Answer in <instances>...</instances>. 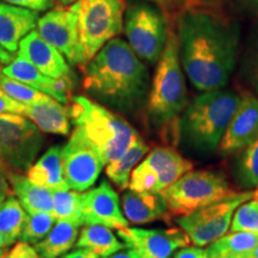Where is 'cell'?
Instances as JSON below:
<instances>
[{
    "mask_svg": "<svg viewBox=\"0 0 258 258\" xmlns=\"http://www.w3.org/2000/svg\"><path fill=\"white\" fill-rule=\"evenodd\" d=\"M234 176L240 188L252 190L258 186V139L241 150L235 161Z\"/></svg>",
    "mask_w": 258,
    "mask_h": 258,
    "instance_id": "30",
    "label": "cell"
},
{
    "mask_svg": "<svg viewBox=\"0 0 258 258\" xmlns=\"http://www.w3.org/2000/svg\"><path fill=\"white\" fill-rule=\"evenodd\" d=\"M2 201H3V200H2ZM2 201H0V202H2Z\"/></svg>",
    "mask_w": 258,
    "mask_h": 258,
    "instance_id": "54",
    "label": "cell"
},
{
    "mask_svg": "<svg viewBox=\"0 0 258 258\" xmlns=\"http://www.w3.org/2000/svg\"><path fill=\"white\" fill-rule=\"evenodd\" d=\"M55 221V215L49 212H36L29 214L19 240L29 244L38 243L49 233Z\"/></svg>",
    "mask_w": 258,
    "mask_h": 258,
    "instance_id": "31",
    "label": "cell"
},
{
    "mask_svg": "<svg viewBox=\"0 0 258 258\" xmlns=\"http://www.w3.org/2000/svg\"><path fill=\"white\" fill-rule=\"evenodd\" d=\"M28 215L18 199L9 195L0 202V233L12 241L19 239Z\"/></svg>",
    "mask_w": 258,
    "mask_h": 258,
    "instance_id": "28",
    "label": "cell"
},
{
    "mask_svg": "<svg viewBox=\"0 0 258 258\" xmlns=\"http://www.w3.org/2000/svg\"><path fill=\"white\" fill-rule=\"evenodd\" d=\"M53 214L56 220H69L83 226L82 192L71 189L54 190Z\"/></svg>",
    "mask_w": 258,
    "mask_h": 258,
    "instance_id": "29",
    "label": "cell"
},
{
    "mask_svg": "<svg viewBox=\"0 0 258 258\" xmlns=\"http://www.w3.org/2000/svg\"><path fill=\"white\" fill-rule=\"evenodd\" d=\"M69 110L71 122L95 146L105 165L121 157L139 137L120 114L89 97H73Z\"/></svg>",
    "mask_w": 258,
    "mask_h": 258,
    "instance_id": "5",
    "label": "cell"
},
{
    "mask_svg": "<svg viewBox=\"0 0 258 258\" xmlns=\"http://www.w3.org/2000/svg\"><path fill=\"white\" fill-rule=\"evenodd\" d=\"M124 32L135 54L151 64L159 61L169 37V23L151 0H131L124 9Z\"/></svg>",
    "mask_w": 258,
    "mask_h": 258,
    "instance_id": "8",
    "label": "cell"
},
{
    "mask_svg": "<svg viewBox=\"0 0 258 258\" xmlns=\"http://www.w3.org/2000/svg\"><path fill=\"white\" fill-rule=\"evenodd\" d=\"M243 76L258 96V28L253 31L243 59Z\"/></svg>",
    "mask_w": 258,
    "mask_h": 258,
    "instance_id": "35",
    "label": "cell"
},
{
    "mask_svg": "<svg viewBox=\"0 0 258 258\" xmlns=\"http://www.w3.org/2000/svg\"><path fill=\"white\" fill-rule=\"evenodd\" d=\"M37 14L12 4H0V46L14 54L19 43L37 25Z\"/></svg>",
    "mask_w": 258,
    "mask_h": 258,
    "instance_id": "19",
    "label": "cell"
},
{
    "mask_svg": "<svg viewBox=\"0 0 258 258\" xmlns=\"http://www.w3.org/2000/svg\"><path fill=\"white\" fill-rule=\"evenodd\" d=\"M253 198H254V199H258V186H257V190H254Z\"/></svg>",
    "mask_w": 258,
    "mask_h": 258,
    "instance_id": "51",
    "label": "cell"
},
{
    "mask_svg": "<svg viewBox=\"0 0 258 258\" xmlns=\"http://www.w3.org/2000/svg\"><path fill=\"white\" fill-rule=\"evenodd\" d=\"M177 37L183 70L195 89H224L235 69L240 27L220 12L195 4L178 14Z\"/></svg>",
    "mask_w": 258,
    "mask_h": 258,
    "instance_id": "1",
    "label": "cell"
},
{
    "mask_svg": "<svg viewBox=\"0 0 258 258\" xmlns=\"http://www.w3.org/2000/svg\"><path fill=\"white\" fill-rule=\"evenodd\" d=\"M76 2L77 0H59V5L61 6V8H66V6L74 4Z\"/></svg>",
    "mask_w": 258,
    "mask_h": 258,
    "instance_id": "48",
    "label": "cell"
},
{
    "mask_svg": "<svg viewBox=\"0 0 258 258\" xmlns=\"http://www.w3.org/2000/svg\"><path fill=\"white\" fill-rule=\"evenodd\" d=\"M158 182V175L146 160L139 163L129 178V190L137 192H154Z\"/></svg>",
    "mask_w": 258,
    "mask_h": 258,
    "instance_id": "34",
    "label": "cell"
},
{
    "mask_svg": "<svg viewBox=\"0 0 258 258\" xmlns=\"http://www.w3.org/2000/svg\"><path fill=\"white\" fill-rule=\"evenodd\" d=\"M230 231L258 234V199L252 198L235 209Z\"/></svg>",
    "mask_w": 258,
    "mask_h": 258,
    "instance_id": "33",
    "label": "cell"
},
{
    "mask_svg": "<svg viewBox=\"0 0 258 258\" xmlns=\"http://www.w3.org/2000/svg\"><path fill=\"white\" fill-rule=\"evenodd\" d=\"M78 18L82 67L123 30L124 0H77L70 6Z\"/></svg>",
    "mask_w": 258,
    "mask_h": 258,
    "instance_id": "6",
    "label": "cell"
},
{
    "mask_svg": "<svg viewBox=\"0 0 258 258\" xmlns=\"http://www.w3.org/2000/svg\"><path fill=\"white\" fill-rule=\"evenodd\" d=\"M137 257H138V254L135 253L133 250L128 249L127 247V250L125 251L121 250V251H118V252L111 254V256H109L106 258H137Z\"/></svg>",
    "mask_w": 258,
    "mask_h": 258,
    "instance_id": "44",
    "label": "cell"
},
{
    "mask_svg": "<svg viewBox=\"0 0 258 258\" xmlns=\"http://www.w3.org/2000/svg\"><path fill=\"white\" fill-rule=\"evenodd\" d=\"M0 89L12 99L22 104H35L50 98L46 93L38 91L27 84L10 78L3 73L0 74Z\"/></svg>",
    "mask_w": 258,
    "mask_h": 258,
    "instance_id": "32",
    "label": "cell"
},
{
    "mask_svg": "<svg viewBox=\"0 0 258 258\" xmlns=\"http://www.w3.org/2000/svg\"><path fill=\"white\" fill-rule=\"evenodd\" d=\"M40 36L55 47L71 64L82 66L78 18L69 8H57L47 12L37 21Z\"/></svg>",
    "mask_w": 258,
    "mask_h": 258,
    "instance_id": "13",
    "label": "cell"
},
{
    "mask_svg": "<svg viewBox=\"0 0 258 258\" xmlns=\"http://www.w3.org/2000/svg\"><path fill=\"white\" fill-rule=\"evenodd\" d=\"M8 251V247H0V258H5Z\"/></svg>",
    "mask_w": 258,
    "mask_h": 258,
    "instance_id": "49",
    "label": "cell"
},
{
    "mask_svg": "<svg viewBox=\"0 0 258 258\" xmlns=\"http://www.w3.org/2000/svg\"><path fill=\"white\" fill-rule=\"evenodd\" d=\"M148 152L150 146L140 137H138L121 157L106 164V176L118 189L123 190L128 188L132 172Z\"/></svg>",
    "mask_w": 258,
    "mask_h": 258,
    "instance_id": "27",
    "label": "cell"
},
{
    "mask_svg": "<svg viewBox=\"0 0 258 258\" xmlns=\"http://www.w3.org/2000/svg\"><path fill=\"white\" fill-rule=\"evenodd\" d=\"M3 74L46 93L63 105L67 104L71 99L73 79L50 78L23 56L17 55L11 62L6 64L3 70Z\"/></svg>",
    "mask_w": 258,
    "mask_h": 258,
    "instance_id": "16",
    "label": "cell"
},
{
    "mask_svg": "<svg viewBox=\"0 0 258 258\" xmlns=\"http://www.w3.org/2000/svg\"><path fill=\"white\" fill-rule=\"evenodd\" d=\"M18 55L23 56L50 78L73 79L70 62L62 54L32 30L21 41Z\"/></svg>",
    "mask_w": 258,
    "mask_h": 258,
    "instance_id": "17",
    "label": "cell"
},
{
    "mask_svg": "<svg viewBox=\"0 0 258 258\" xmlns=\"http://www.w3.org/2000/svg\"><path fill=\"white\" fill-rule=\"evenodd\" d=\"M145 160L153 167L158 175L154 192H161L167 186L192 170V163L172 147H156L150 151Z\"/></svg>",
    "mask_w": 258,
    "mask_h": 258,
    "instance_id": "20",
    "label": "cell"
},
{
    "mask_svg": "<svg viewBox=\"0 0 258 258\" xmlns=\"http://www.w3.org/2000/svg\"><path fill=\"white\" fill-rule=\"evenodd\" d=\"M23 112V104L16 102L11 97L0 89V115L3 114H17L22 115Z\"/></svg>",
    "mask_w": 258,
    "mask_h": 258,
    "instance_id": "37",
    "label": "cell"
},
{
    "mask_svg": "<svg viewBox=\"0 0 258 258\" xmlns=\"http://www.w3.org/2000/svg\"><path fill=\"white\" fill-rule=\"evenodd\" d=\"M118 237L140 258H171L182 247L189 246L191 240L182 228L124 227L117 230Z\"/></svg>",
    "mask_w": 258,
    "mask_h": 258,
    "instance_id": "12",
    "label": "cell"
},
{
    "mask_svg": "<svg viewBox=\"0 0 258 258\" xmlns=\"http://www.w3.org/2000/svg\"><path fill=\"white\" fill-rule=\"evenodd\" d=\"M137 258H140V257H139V256H138V257H137Z\"/></svg>",
    "mask_w": 258,
    "mask_h": 258,
    "instance_id": "53",
    "label": "cell"
},
{
    "mask_svg": "<svg viewBox=\"0 0 258 258\" xmlns=\"http://www.w3.org/2000/svg\"><path fill=\"white\" fill-rule=\"evenodd\" d=\"M9 4L21 6L29 10H32L35 12L46 11L53 5L54 0H5Z\"/></svg>",
    "mask_w": 258,
    "mask_h": 258,
    "instance_id": "38",
    "label": "cell"
},
{
    "mask_svg": "<svg viewBox=\"0 0 258 258\" xmlns=\"http://www.w3.org/2000/svg\"><path fill=\"white\" fill-rule=\"evenodd\" d=\"M258 244V234L231 232L213 241L206 249L208 258H252Z\"/></svg>",
    "mask_w": 258,
    "mask_h": 258,
    "instance_id": "26",
    "label": "cell"
},
{
    "mask_svg": "<svg viewBox=\"0 0 258 258\" xmlns=\"http://www.w3.org/2000/svg\"><path fill=\"white\" fill-rule=\"evenodd\" d=\"M14 243L15 241H12L8 237H5L4 234L0 233V247H9L10 245H12Z\"/></svg>",
    "mask_w": 258,
    "mask_h": 258,
    "instance_id": "46",
    "label": "cell"
},
{
    "mask_svg": "<svg viewBox=\"0 0 258 258\" xmlns=\"http://www.w3.org/2000/svg\"><path fill=\"white\" fill-rule=\"evenodd\" d=\"M14 60V55L11 53H9L8 50H5L4 48L0 46V62L3 63H10L11 61Z\"/></svg>",
    "mask_w": 258,
    "mask_h": 258,
    "instance_id": "45",
    "label": "cell"
},
{
    "mask_svg": "<svg viewBox=\"0 0 258 258\" xmlns=\"http://www.w3.org/2000/svg\"><path fill=\"white\" fill-rule=\"evenodd\" d=\"M22 115L27 116L44 133L67 135L71 132L69 108L54 98L35 104H23Z\"/></svg>",
    "mask_w": 258,
    "mask_h": 258,
    "instance_id": "21",
    "label": "cell"
},
{
    "mask_svg": "<svg viewBox=\"0 0 258 258\" xmlns=\"http://www.w3.org/2000/svg\"><path fill=\"white\" fill-rule=\"evenodd\" d=\"M5 258H41L37 251L35 250L34 246H31L29 243L19 241L12 247L11 250L8 251Z\"/></svg>",
    "mask_w": 258,
    "mask_h": 258,
    "instance_id": "36",
    "label": "cell"
},
{
    "mask_svg": "<svg viewBox=\"0 0 258 258\" xmlns=\"http://www.w3.org/2000/svg\"><path fill=\"white\" fill-rule=\"evenodd\" d=\"M258 139V98L241 95V102L219 144V152L232 154L244 150Z\"/></svg>",
    "mask_w": 258,
    "mask_h": 258,
    "instance_id": "15",
    "label": "cell"
},
{
    "mask_svg": "<svg viewBox=\"0 0 258 258\" xmlns=\"http://www.w3.org/2000/svg\"><path fill=\"white\" fill-rule=\"evenodd\" d=\"M240 102L241 95L232 90L202 92L188 103L180 115V140L195 152H214Z\"/></svg>",
    "mask_w": 258,
    "mask_h": 258,
    "instance_id": "3",
    "label": "cell"
},
{
    "mask_svg": "<svg viewBox=\"0 0 258 258\" xmlns=\"http://www.w3.org/2000/svg\"><path fill=\"white\" fill-rule=\"evenodd\" d=\"M76 246L77 249L92 251L102 258H106L118 251L127 249L125 244L116 237L110 227L98 224L84 225L79 232Z\"/></svg>",
    "mask_w": 258,
    "mask_h": 258,
    "instance_id": "25",
    "label": "cell"
},
{
    "mask_svg": "<svg viewBox=\"0 0 258 258\" xmlns=\"http://www.w3.org/2000/svg\"><path fill=\"white\" fill-rule=\"evenodd\" d=\"M11 189H10V180L9 173L6 170L0 165V201L11 195Z\"/></svg>",
    "mask_w": 258,
    "mask_h": 258,
    "instance_id": "41",
    "label": "cell"
},
{
    "mask_svg": "<svg viewBox=\"0 0 258 258\" xmlns=\"http://www.w3.org/2000/svg\"><path fill=\"white\" fill-rule=\"evenodd\" d=\"M101 154L79 128H74L62 147V167L66 184L71 190L84 192L95 184L103 166Z\"/></svg>",
    "mask_w": 258,
    "mask_h": 258,
    "instance_id": "11",
    "label": "cell"
},
{
    "mask_svg": "<svg viewBox=\"0 0 258 258\" xmlns=\"http://www.w3.org/2000/svg\"><path fill=\"white\" fill-rule=\"evenodd\" d=\"M121 203L122 212L131 224L145 225L158 220L170 224L173 217L159 192H137L129 190L123 194Z\"/></svg>",
    "mask_w": 258,
    "mask_h": 258,
    "instance_id": "18",
    "label": "cell"
},
{
    "mask_svg": "<svg viewBox=\"0 0 258 258\" xmlns=\"http://www.w3.org/2000/svg\"><path fill=\"white\" fill-rule=\"evenodd\" d=\"M188 103L178 37L170 31L148 93L146 108L150 123L159 132L170 128L172 137H179V118Z\"/></svg>",
    "mask_w": 258,
    "mask_h": 258,
    "instance_id": "4",
    "label": "cell"
},
{
    "mask_svg": "<svg viewBox=\"0 0 258 258\" xmlns=\"http://www.w3.org/2000/svg\"><path fill=\"white\" fill-rule=\"evenodd\" d=\"M12 192L28 214L36 212L53 213V191L31 182L24 173H9Z\"/></svg>",
    "mask_w": 258,
    "mask_h": 258,
    "instance_id": "22",
    "label": "cell"
},
{
    "mask_svg": "<svg viewBox=\"0 0 258 258\" xmlns=\"http://www.w3.org/2000/svg\"><path fill=\"white\" fill-rule=\"evenodd\" d=\"M43 141L41 129L23 115H0V165L8 173H27Z\"/></svg>",
    "mask_w": 258,
    "mask_h": 258,
    "instance_id": "9",
    "label": "cell"
},
{
    "mask_svg": "<svg viewBox=\"0 0 258 258\" xmlns=\"http://www.w3.org/2000/svg\"><path fill=\"white\" fill-rule=\"evenodd\" d=\"M172 258H208L207 251L201 246H185L179 249Z\"/></svg>",
    "mask_w": 258,
    "mask_h": 258,
    "instance_id": "40",
    "label": "cell"
},
{
    "mask_svg": "<svg viewBox=\"0 0 258 258\" xmlns=\"http://www.w3.org/2000/svg\"><path fill=\"white\" fill-rule=\"evenodd\" d=\"M84 89L106 108L134 114L150 93V73L127 41L112 38L85 66Z\"/></svg>",
    "mask_w": 258,
    "mask_h": 258,
    "instance_id": "2",
    "label": "cell"
},
{
    "mask_svg": "<svg viewBox=\"0 0 258 258\" xmlns=\"http://www.w3.org/2000/svg\"><path fill=\"white\" fill-rule=\"evenodd\" d=\"M151 2L157 4L161 10L169 12V14L176 11L180 12L188 6L195 4V2H192V0H151Z\"/></svg>",
    "mask_w": 258,
    "mask_h": 258,
    "instance_id": "39",
    "label": "cell"
},
{
    "mask_svg": "<svg viewBox=\"0 0 258 258\" xmlns=\"http://www.w3.org/2000/svg\"><path fill=\"white\" fill-rule=\"evenodd\" d=\"M201 4H207V5H219L221 3L226 2V0H198Z\"/></svg>",
    "mask_w": 258,
    "mask_h": 258,
    "instance_id": "47",
    "label": "cell"
},
{
    "mask_svg": "<svg viewBox=\"0 0 258 258\" xmlns=\"http://www.w3.org/2000/svg\"><path fill=\"white\" fill-rule=\"evenodd\" d=\"M82 226L69 220H56L41 241L34 244L41 258H59L76 246Z\"/></svg>",
    "mask_w": 258,
    "mask_h": 258,
    "instance_id": "24",
    "label": "cell"
},
{
    "mask_svg": "<svg viewBox=\"0 0 258 258\" xmlns=\"http://www.w3.org/2000/svg\"><path fill=\"white\" fill-rule=\"evenodd\" d=\"M254 190L235 192L221 201L212 203L190 214L177 218V224L196 246H206L230 231L232 218L241 203L253 198Z\"/></svg>",
    "mask_w": 258,
    "mask_h": 258,
    "instance_id": "10",
    "label": "cell"
},
{
    "mask_svg": "<svg viewBox=\"0 0 258 258\" xmlns=\"http://www.w3.org/2000/svg\"><path fill=\"white\" fill-rule=\"evenodd\" d=\"M61 258H101V257L90 250L77 249V250L72 251V252L63 254Z\"/></svg>",
    "mask_w": 258,
    "mask_h": 258,
    "instance_id": "42",
    "label": "cell"
},
{
    "mask_svg": "<svg viewBox=\"0 0 258 258\" xmlns=\"http://www.w3.org/2000/svg\"><path fill=\"white\" fill-rule=\"evenodd\" d=\"M238 2L249 14L258 16V0H238Z\"/></svg>",
    "mask_w": 258,
    "mask_h": 258,
    "instance_id": "43",
    "label": "cell"
},
{
    "mask_svg": "<svg viewBox=\"0 0 258 258\" xmlns=\"http://www.w3.org/2000/svg\"><path fill=\"white\" fill-rule=\"evenodd\" d=\"M238 192L218 170L189 171L159 192L172 215H186Z\"/></svg>",
    "mask_w": 258,
    "mask_h": 258,
    "instance_id": "7",
    "label": "cell"
},
{
    "mask_svg": "<svg viewBox=\"0 0 258 258\" xmlns=\"http://www.w3.org/2000/svg\"><path fill=\"white\" fill-rule=\"evenodd\" d=\"M28 178L44 188L54 190L69 189L63 177L62 147L53 146L47 151L27 172Z\"/></svg>",
    "mask_w": 258,
    "mask_h": 258,
    "instance_id": "23",
    "label": "cell"
},
{
    "mask_svg": "<svg viewBox=\"0 0 258 258\" xmlns=\"http://www.w3.org/2000/svg\"><path fill=\"white\" fill-rule=\"evenodd\" d=\"M0 72H2V69H0ZM0 74H2V73H0Z\"/></svg>",
    "mask_w": 258,
    "mask_h": 258,
    "instance_id": "52",
    "label": "cell"
},
{
    "mask_svg": "<svg viewBox=\"0 0 258 258\" xmlns=\"http://www.w3.org/2000/svg\"><path fill=\"white\" fill-rule=\"evenodd\" d=\"M82 217L84 225L98 224L115 230L129 226L121 209L118 194L106 180L82 194Z\"/></svg>",
    "mask_w": 258,
    "mask_h": 258,
    "instance_id": "14",
    "label": "cell"
},
{
    "mask_svg": "<svg viewBox=\"0 0 258 258\" xmlns=\"http://www.w3.org/2000/svg\"><path fill=\"white\" fill-rule=\"evenodd\" d=\"M252 258H258V244L256 245V247H254V250H253Z\"/></svg>",
    "mask_w": 258,
    "mask_h": 258,
    "instance_id": "50",
    "label": "cell"
}]
</instances>
